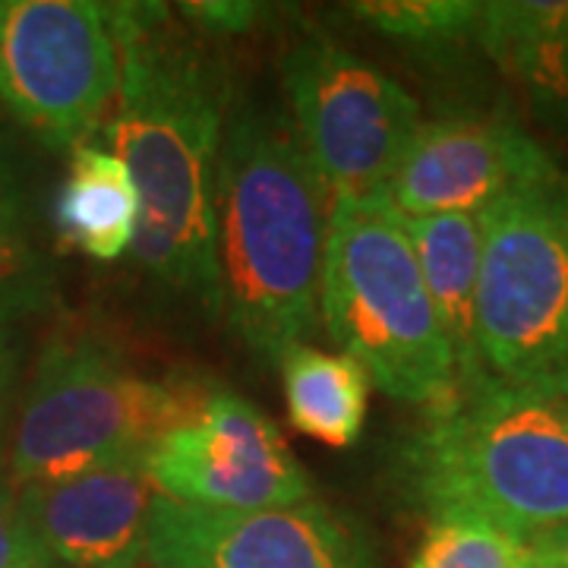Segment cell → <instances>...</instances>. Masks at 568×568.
<instances>
[{
	"label": "cell",
	"mask_w": 568,
	"mask_h": 568,
	"mask_svg": "<svg viewBox=\"0 0 568 568\" xmlns=\"http://www.w3.org/2000/svg\"><path fill=\"white\" fill-rule=\"evenodd\" d=\"M410 246L424 275L429 301L455 357L458 386L484 379L477 357V284L484 260V212H448L405 219Z\"/></svg>",
	"instance_id": "cell-14"
},
{
	"label": "cell",
	"mask_w": 568,
	"mask_h": 568,
	"mask_svg": "<svg viewBox=\"0 0 568 568\" xmlns=\"http://www.w3.org/2000/svg\"><path fill=\"white\" fill-rule=\"evenodd\" d=\"M407 568H528L525 544L467 515L429 518Z\"/></svg>",
	"instance_id": "cell-19"
},
{
	"label": "cell",
	"mask_w": 568,
	"mask_h": 568,
	"mask_svg": "<svg viewBox=\"0 0 568 568\" xmlns=\"http://www.w3.org/2000/svg\"><path fill=\"white\" fill-rule=\"evenodd\" d=\"M118 92V44L104 3H0V104L51 149L92 142Z\"/></svg>",
	"instance_id": "cell-8"
},
{
	"label": "cell",
	"mask_w": 568,
	"mask_h": 568,
	"mask_svg": "<svg viewBox=\"0 0 568 568\" xmlns=\"http://www.w3.org/2000/svg\"><path fill=\"white\" fill-rule=\"evenodd\" d=\"M178 10H181L178 17L209 41L244 36L265 13L263 3H246V0H190V3H178Z\"/></svg>",
	"instance_id": "cell-20"
},
{
	"label": "cell",
	"mask_w": 568,
	"mask_h": 568,
	"mask_svg": "<svg viewBox=\"0 0 568 568\" xmlns=\"http://www.w3.org/2000/svg\"><path fill=\"white\" fill-rule=\"evenodd\" d=\"M282 82L328 203L388 196L420 126V104L405 85L328 39L297 41L284 54Z\"/></svg>",
	"instance_id": "cell-7"
},
{
	"label": "cell",
	"mask_w": 568,
	"mask_h": 568,
	"mask_svg": "<svg viewBox=\"0 0 568 568\" xmlns=\"http://www.w3.org/2000/svg\"><path fill=\"white\" fill-rule=\"evenodd\" d=\"M155 493L215 511H265L313 499V484L282 429L253 402L209 388L200 410L149 452Z\"/></svg>",
	"instance_id": "cell-9"
},
{
	"label": "cell",
	"mask_w": 568,
	"mask_h": 568,
	"mask_svg": "<svg viewBox=\"0 0 568 568\" xmlns=\"http://www.w3.org/2000/svg\"><path fill=\"white\" fill-rule=\"evenodd\" d=\"M328 209L291 118L231 104L215 190L222 313L263 361L278 364L320 323Z\"/></svg>",
	"instance_id": "cell-2"
},
{
	"label": "cell",
	"mask_w": 568,
	"mask_h": 568,
	"mask_svg": "<svg viewBox=\"0 0 568 568\" xmlns=\"http://www.w3.org/2000/svg\"><path fill=\"white\" fill-rule=\"evenodd\" d=\"M562 181L549 152L506 114H443L420 121L388 183L405 219L487 212L508 196Z\"/></svg>",
	"instance_id": "cell-11"
},
{
	"label": "cell",
	"mask_w": 568,
	"mask_h": 568,
	"mask_svg": "<svg viewBox=\"0 0 568 568\" xmlns=\"http://www.w3.org/2000/svg\"><path fill=\"white\" fill-rule=\"evenodd\" d=\"M320 320L369 383L405 405H439L458 388L405 215L388 196L328 209Z\"/></svg>",
	"instance_id": "cell-4"
},
{
	"label": "cell",
	"mask_w": 568,
	"mask_h": 568,
	"mask_svg": "<svg viewBox=\"0 0 568 568\" xmlns=\"http://www.w3.org/2000/svg\"><path fill=\"white\" fill-rule=\"evenodd\" d=\"M140 212V190L118 152L104 142H82L70 152V168L54 203L63 244L89 260L114 263L133 250Z\"/></svg>",
	"instance_id": "cell-15"
},
{
	"label": "cell",
	"mask_w": 568,
	"mask_h": 568,
	"mask_svg": "<svg viewBox=\"0 0 568 568\" xmlns=\"http://www.w3.org/2000/svg\"><path fill=\"white\" fill-rule=\"evenodd\" d=\"M388 41L414 51H448L477 36V0H361L347 7Z\"/></svg>",
	"instance_id": "cell-17"
},
{
	"label": "cell",
	"mask_w": 568,
	"mask_h": 568,
	"mask_svg": "<svg viewBox=\"0 0 568 568\" xmlns=\"http://www.w3.org/2000/svg\"><path fill=\"white\" fill-rule=\"evenodd\" d=\"M287 417L304 436L332 448L361 439L369 407V376L347 354L297 345L278 361Z\"/></svg>",
	"instance_id": "cell-16"
},
{
	"label": "cell",
	"mask_w": 568,
	"mask_h": 568,
	"mask_svg": "<svg viewBox=\"0 0 568 568\" xmlns=\"http://www.w3.org/2000/svg\"><path fill=\"white\" fill-rule=\"evenodd\" d=\"M528 568H568V521L525 540Z\"/></svg>",
	"instance_id": "cell-22"
},
{
	"label": "cell",
	"mask_w": 568,
	"mask_h": 568,
	"mask_svg": "<svg viewBox=\"0 0 568 568\" xmlns=\"http://www.w3.org/2000/svg\"><path fill=\"white\" fill-rule=\"evenodd\" d=\"M149 568H376L366 537L306 499L265 511H215L155 496Z\"/></svg>",
	"instance_id": "cell-10"
},
{
	"label": "cell",
	"mask_w": 568,
	"mask_h": 568,
	"mask_svg": "<svg viewBox=\"0 0 568 568\" xmlns=\"http://www.w3.org/2000/svg\"><path fill=\"white\" fill-rule=\"evenodd\" d=\"M429 518L467 515L515 540L568 521V395L484 376L426 407L402 452Z\"/></svg>",
	"instance_id": "cell-3"
},
{
	"label": "cell",
	"mask_w": 568,
	"mask_h": 568,
	"mask_svg": "<svg viewBox=\"0 0 568 568\" xmlns=\"http://www.w3.org/2000/svg\"><path fill=\"white\" fill-rule=\"evenodd\" d=\"M10 379H13V351H10V342H7L3 325H0V410L7 405Z\"/></svg>",
	"instance_id": "cell-23"
},
{
	"label": "cell",
	"mask_w": 568,
	"mask_h": 568,
	"mask_svg": "<svg viewBox=\"0 0 568 568\" xmlns=\"http://www.w3.org/2000/svg\"><path fill=\"white\" fill-rule=\"evenodd\" d=\"M474 41L537 121L568 133V0L480 3Z\"/></svg>",
	"instance_id": "cell-13"
},
{
	"label": "cell",
	"mask_w": 568,
	"mask_h": 568,
	"mask_svg": "<svg viewBox=\"0 0 568 568\" xmlns=\"http://www.w3.org/2000/svg\"><path fill=\"white\" fill-rule=\"evenodd\" d=\"M209 388L152 379L95 335H58L41 351L13 429L17 489L108 465H145L174 426L186 424Z\"/></svg>",
	"instance_id": "cell-5"
},
{
	"label": "cell",
	"mask_w": 568,
	"mask_h": 568,
	"mask_svg": "<svg viewBox=\"0 0 568 568\" xmlns=\"http://www.w3.org/2000/svg\"><path fill=\"white\" fill-rule=\"evenodd\" d=\"M155 487L145 465H108L20 489L22 521L51 566L149 568Z\"/></svg>",
	"instance_id": "cell-12"
},
{
	"label": "cell",
	"mask_w": 568,
	"mask_h": 568,
	"mask_svg": "<svg viewBox=\"0 0 568 568\" xmlns=\"http://www.w3.org/2000/svg\"><path fill=\"white\" fill-rule=\"evenodd\" d=\"M0 568H51L39 540L22 521L20 503L13 496L10 477L0 470Z\"/></svg>",
	"instance_id": "cell-21"
},
{
	"label": "cell",
	"mask_w": 568,
	"mask_h": 568,
	"mask_svg": "<svg viewBox=\"0 0 568 568\" xmlns=\"http://www.w3.org/2000/svg\"><path fill=\"white\" fill-rule=\"evenodd\" d=\"M118 92L104 145L140 190L136 263L171 291L222 313L215 190L231 82L215 44L164 3H104Z\"/></svg>",
	"instance_id": "cell-1"
},
{
	"label": "cell",
	"mask_w": 568,
	"mask_h": 568,
	"mask_svg": "<svg viewBox=\"0 0 568 568\" xmlns=\"http://www.w3.org/2000/svg\"><path fill=\"white\" fill-rule=\"evenodd\" d=\"M477 357L511 386L568 395V186L521 190L484 212Z\"/></svg>",
	"instance_id": "cell-6"
},
{
	"label": "cell",
	"mask_w": 568,
	"mask_h": 568,
	"mask_svg": "<svg viewBox=\"0 0 568 568\" xmlns=\"http://www.w3.org/2000/svg\"><path fill=\"white\" fill-rule=\"evenodd\" d=\"M44 297V268L32 250L20 171L0 142V325L7 316L32 310Z\"/></svg>",
	"instance_id": "cell-18"
}]
</instances>
